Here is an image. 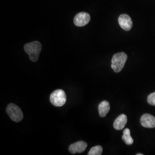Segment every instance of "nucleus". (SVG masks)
Wrapping results in <instances>:
<instances>
[{
    "mask_svg": "<svg viewBox=\"0 0 155 155\" xmlns=\"http://www.w3.org/2000/svg\"><path fill=\"white\" fill-rule=\"evenodd\" d=\"M24 48L31 61L36 62L38 61L42 48L41 44L39 41H35L27 43L24 45Z\"/></svg>",
    "mask_w": 155,
    "mask_h": 155,
    "instance_id": "obj_1",
    "label": "nucleus"
},
{
    "mask_svg": "<svg viewBox=\"0 0 155 155\" xmlns=\"http://www.w3.org/2000/svg\"><path fill=\"white\" fill-rule=\"evenodd\" d=\"M127 56L125 52L114 54L111 59V68L115 72H120L127 61Z\"/></svg>",
    "mask_w": 155,
    "mask_h": 155,
    "instance_id": "obj_2",
    "label": "nucleus"
},
{
    "mask_svg": "<svg viewBox=\"0 0 155 155\" xmlns=\"http://www.w3.org/2000/svg\"><path fill=\"white\" fill-rule=\"evenodd\" d=\"M66 93L61 89L56 90L50 95L51 103L56 107H61L64 105L66 102Z\"/></svg>",
    "mask_w": 155,
    "mask_h": 155,
    "instance_id": "obj_3",
    "label": "nucleus"
},
{
    "mask_svg": "<svg viewBox=\"0 0 155 155\" xmlns=\"http://www.w3.org/2000/svg\"><path fill=\"white\" fill-rule=\"evenodd\" d=\"M6 113L12 120L15 122H20L23 119V113L21 109L14 104H10L8 105Z\"/></svg>",
    "mask_w": 155,
    "mask_h": 155,
    "instance_id": "obj_4",
    "label": "nucleus"
},
{
    "mask_svg": "<svg viewBox=\"0 0 155 155\" xmlns=\"http://www.w3.org/2000/svg\"><path fill=\"white\" fill-rule=\"evenodd\" d=\"M90 16L86 12H81L77 14L74 19V23L77 27H83L90 21Z\"/></svg>",
    "mask_w": 155,
    "mask_h": 155,
    "instance_id": "obj_5",
    "label": "nucleus"
},
{
    "mask_svg": "<svg viewBox=\"0 0 155 155\" xmlns=\"http://www.w3.org/2000/svg\"><path fill=\"white\" fill-rule=\"evenodd\" d=\"M118 23L120 27L125 31H130L133 25L131 18L127 14H123L118 17Z\"/></svg>",
    "mask_w": 155,
    "mask_h": 155,
    "instance_id": "obj_6",
    "label": "nucleus"
},
{
    "mask_svg": "<svg viewBox=\"0 0 155 155\" xmlns=\"http://www.w3.org/2000/svg\"><path fill=\"white\" fill-rule=\"evenodd\" d=\"M87 147V144L83 141H79L71 144L69 147V151L72 154L76 153H82Z\"/></svg>",
    "mask_w": 155,
    "mask_h": 155,
    "instance_id": "obj_7",
    "label": "nucleus"
},
{
    "mask_svg": "<svg viewBox=\"0 0 155 155\" xmlns=\"http://www.w3.org/2000/svg\"><path fill=\"white\" fill-rule=\"evenodd\" d=\"M141 125L146 128L155 127V117L150 114H145L140 119Z\"/></svg>",
    "mask_w": 155,
    "mask_h": 155,
    "instance_id": "obj_8",
    "label": "nucleus"
},
{
    "mask_svg": "<svg viewBox=\"0 0 155 155\" xmlns=\"http://www.w3.org/2000/svg\"><path fill=\"white\" fill-rule=\"evenodd\" d=\"M127 117L125 114H121L114 121L113 127L116 130H121L127 123Z\"/></svg>",
    "mask_w": 155,
    "mask_h": 155,
    "instance_id": "obj_9",
    "label": "nucleus"
},
{
    "mask_svg": "<svg viewBox=\"0 0 155 155\" xmlns=\"http://www.w3.org/2000/svg\"><path fill=\"white\" fill-rule=\"evenodd\" d=\"M110 110V104L107 101H104L101 102L98 106L99 114L101 117H105Z\"/></svg>",
    "mask_w": 155,
    "mask_h": 155,
    "instance_id": "obj_10",
    "label": "nucleus"
},
{
    "mask_svg": "<svg viewBox=\"0 0 155 155\" xmlns=\"http://www.w3.org/2000/svg\"><path fill=\"white\" fill-rule=\"evenodd\" d=\"M124 134L122 136V139L124 141L125 144L127 145H132L133 143V139L130 136V130L127 128L124 130Z\"/></svg>",
    "mask_w": 155,
    "mask_h": 155,
    "instance_id": "obj_11",
    "label": "nucleus"
},
{
    "mask_svg": "<svg viewBox=\"0 0 155 155\" xmlns=\"http://www.w3.org/2000/svg\"><path fill=\"white\" fill-rule=\"evenodd\" d=\"M103 148L101 145H97L91 148L88 153L89 155H101L102 153Z\"/></svg>",
    "mask_w": 155,
    "mask_h": 155,
    "instance_id": "obj_12",
    "label": "nucleus"
},
{
    "mask_svg": "<svg viewBox=\"0 0 155 155\" xmlns=\"http://www.w3.org/2000/svg\"><path fill=\"white\" fill-rule=\"evenodd\" d=\"M147 101L150 105L155 106V92L148 95Z\"/></svg>",
    "mask_w": 155,
    "mask_h": 155,
    "instance_id": "obj_13",
    "label": "nucleus"
},
{
    "mask_svg": "<svg viewBox=\"0 0 155 155\" xmlns=\"http://www.w3.org/2000/svg\"><path fill=\"white\" fill-rule=\"evenodd\" d=\"M143 154H142V153H137V155H143Z\"/></svg>",
    "mask_w": 155,
    "mask_h": 155,
    "instance_id": "obj_14",
    "label": "nucleus"
}]
</instances>
